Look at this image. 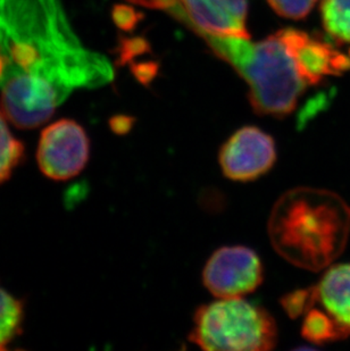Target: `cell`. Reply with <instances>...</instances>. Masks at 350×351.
Returning <instances> with one entry per match:
<instances>
[{"instance_id":"1","label":"cell","mask_w":350,"mask_h":351,"mask_svg":"<svg viewBox=\"0 0 350 351\" xmlns=\"http://www.w3.org/2000/svg\"><path fill=\"white\" fill-rule=\"evenodd\" d=\"M0 106L20 129L46 123L74 90L114 79L102 53L88 49L60 0H0Z\"/></svg>"},{"instance_id":"2","label":"cell","mask_w":350,"mask_h":351,"mask_svg":"<svg viewBox=\"0 0 350 351\" xmlns=\"http://www.w3.org/2000/svg\"><path fill=\"white\" fill-rule=\"evenodd\" d=\"M268 230L282 258L316 272L330 265L346 247L350 207L327 190L296 188L275 202Z\"/></svg>"},{"instance_id":"3","label":"cell","mask_w":350,"mask_h":351,"mask_svg":"<svg viewBox=\"0 0 350 351\" xmlns=\"http://www.w3.org/2000/svg\"><path fill=\"white\" fill-rule=\"evenodd\" d=\"M221 57L246 80L251 106L259 115L292 113L308 84L278 34L258 43L238 36L228 38Z\"/></svg>"},{"instance_id":"4","label":"cell","mask_w":350,"mask_h":351,"mask_svg":"<svg viewBox=\"0 0 350 351\" xmlns=\"http://www.w3.org/2000/svg\"><path fill=\"white\" fill-rule=\"evenodd\" d=\"M190 341L204 350L266 351L278 342L275 318L244 298H220L196 311Z\"/></svg>"},{"instance_id":"5","label":"cell","mask_w":350,"mask_h":351,"mask_svg":"<svg viewBox=\"0 0 350 351\" xmlns=\"http://www.w3.org/2000/svg\"><path fill=\"white\" fill-rule=\"evenodd\" d=\"M264 280L259 256L244 245L222 247L211 254L202 271L206 289L218 298H242Z\"/></svg>"},{"instance_id":"6","label":"cell","mask_w":350,"mask_h":351,"mask_svg":"<svg viewBox=\"0 0 350 351\" xmlns=\"http://www.w3.org/2000/svg\"><path fill=\"white\" fill-rule=\"evenodd\" d=\"M90 141L82 126L72 119H60L43 130L38 147V164L50 179H71L86 165Z\"/></svg>"},{"instance_id":"7","label":"cell","mask_w":350,"mask_h":351,"mask_svg":"<svg viewBox=\"0 0 350 351\" xmlns=\"http://www.w3.org/2000/svg\"><path fill=\"white\" fill-rule=\"evenodd\" d=\"M218 162L228 179L249 182L264 176L277 162L275 141L256 126H244L220 150Z\"/></svg>"},{"instance_id":"8","label":"cell","mask_w":350,"mask_h":351,"mask_svg":"<svg viewBox=\"0 0 350 351\" xmlns=\"http://www.w3.org/2000/svg\"><path fill=\"white\" fill-rule=\"evenodd\" d=\"M187 16L202 34L249 38L246 0H180Z\"/></svg>"},{"instance_id":"9","label":"cell","mask_w":350,"mask_h":351,"mask_svg":"<svg viewBox=\"0 0 350 351\" xmlns=\"http://www.w3.org/2000/svg\"><path fill=\"white\" fill-rule=\"evenodd\" d=\"M278 34L308 84H317L327 75H337L334 60L338 51L330 45L312 39L307 34L296 29H284Z\"/></svg>"},{"instance_id":"10","label":"cell","mask_w":350,"mask_h":351,"mask_svg":"<svg viewBox=\"0 0 350 351\" xmlns=\"http://www.w3.org/2000/svg\"><path fill=\"white\" fill-rule=\"evenodd\" d=\"M314 288L325 312L350 328V264L332 266Z\"/></svg>"},{"instance_id":"11","label":"cell","mask_w":350,"mask_h":351,"mask_svg":"<svg viewBox=\"0 0 350 351\" xmlns=\"http://www.w3.org/2000/svg\"><path fill=\"white\" fill-rule=\"evenodd\" d=\"M301 335L313 343H327L347 338L350 328L341 325L329 313L312 308L305 315Z\"/></svg>"},{"instance_id":"12","label":"cell","mask_w":350,"mask_h":351,"mask_svg":"<svg viewBox=\"0 0 350 351\" xmlns=\"http://www.w3.org/2000/svg\"><path fill=\"white\" fill-rule=\"evenodd\" d=\"M323 27L334 41L350 43V0H322Z\"/></svg>"},{"instance_id":"13","label":"cell","mask_w":350,"mask_h":351,"mask_svg":"<svg viewBox=\"0 0 350 351\" xmlns=\"http://www.w3.org/2000/svg\"><path fill=\"white\" fill-rule=\"evenodd\" d=\"M23 306L8 292L0 288V350L6 348L21 331Z\"/></svg>"},{"instance_id":"14","label":"cell","mask_w":350,"mask_h":351,"mask_svg":"<svg viewBox=\"0 0 350 351\" xmlns=\"http://www.w3.org/2000/svg\"><path fill=\"white\" fill-rule=\"evenodd\" d=\"M6 119L0 110V183L10 178L24 153L23 145L10 133Z\"/></svg>"},{"instance_id":"15","label":"cell","mask_w":350,"mask_h":351,"mask_svg":"<svg viewBox=\"0 0 350 351\" xmlns=\"http://www.w3.org/2000/svg\"><path fill=\"white\" fill-rule=\"evenodd\" d=\"M317 302L315 288L298 289L281 299V306L288 316L298 318L307 314Z\"/></svg>"},{"instance_id":"16","label":"cell","mask_w":350,"mask_h":351,"mask_svg":"<svg viewBox=\"0 0 350 351\" xmlns=\"http://www.w3.org/2000/svg\"><path fill=\"white\" fill-rule=\"evenodd\" d=\"M281 16L301 20L307 16L317 0H268Z\"/></svg>"},{"instance_id":"17","label":"cell","mask_w":350,"mask_h":351,"mask_svg":"<svg viewBox=\"0 0 350 351\" xmlns=\"http://www.w3.org/2000/svg\"><path fill=\"white\" fill-rule=\"evenodd\" d=\"M113 21L123 31H132L141 20V14L133 10L132 7L117 5L113 8Z\"/></svg>"},{"instance_id":"18","label":"cell","mask_w":350,"mask_h":351,"mask_svg":"<svg viewBox=\"0 0 350 351\" xmlns=\"http://www.w3.org/2000/svg\"><path fill=\"white\" fill-rule=\"evenodd\" d=\"M148 49V43L141 38L124 39L121 45V48H119V63H128L129 60H132L133 57L138 56Z\"/></svg>"},{"instance_id":"19","label":"cell","mask_w":350,"mask_h":351,"mask_svg":"<svg viewBox=\"0 0 350 351\" xmlns=\"http://www.w3.org/2000/svg\"><path fill=\"white\" fill-rule=\"evenodd\" d=\"M327 97L320 95L317 96L314 99H311L306 104L305 108L301 110L299 117H298V124L301 126H304L310 119H313V117L316 115L317 112H320L323 108V106L327 105Z\"/></svg>"},{"instance_id":"20","label":"cell","mask_w":350,"mask_h":351,"mask_svg":"<svg viewBox=\"0 0 350 351\" xmlns=\"http://www.w3.org/2000/svg\"><path fill=\"white\" fill-rule=\"evenodd\" d=\"M157 64L142 63L133 65L132 72L142 84H149L157 74Z\"/></svg>"},{"instance_id":"21","label":"cell","mask_w":350,"mask_h":351,"mask_svg":"<svg viewBox=\"0 0 350 351\" xmlns=\"http://www.w3.org/2000/svg\"><path fill=\"white\" fill-rule=\"evenodd\" d=\"M133 125V119L129 117H116L110 119V126L114 132L124 134L129 132Z\"/></svg>"},{"instance_id":"22","label":"cell","mask_w":350,"mask_h":351,"mask_svg":"<svg viewBox=\"0 0 350 351\" xmlns=\"http://www.w3.org/2000/svg\"><path fill=\"white\" fill-rule=\"evenodd\" d=\"M129 1L148 7L156 6L161 7V8H169L171 12H174L178 7V0H129Z\"/></svg>"},{"instance_id":"23","label":"cell","mask_w":350,"mask_h":351,"mask_svg":"<svg viewBox=\"0 0 350 351\" xmlns=\"http://www.w3.org/2000/svg\"><path fill=\"white\" fill-rule=\"evenodd\" d=\"M3 57H1V53H0V77H1V74H3Z\"/></svg>"},{"instance_id":"24","label":"cell","mask_w":350,"mask_h":351,"mask_svg":"<svg viewBox=\"0 0 350 351\" xmlns=\"http://www.w3.org/2000/svg\"><path fill=\"white\" fill-rule=\"evenodd\" d=\"M349 57H350V50H349Z\"/></svg>"}]
</instances>
